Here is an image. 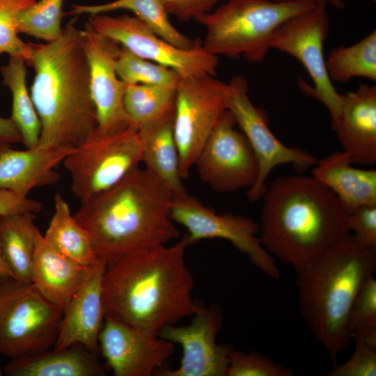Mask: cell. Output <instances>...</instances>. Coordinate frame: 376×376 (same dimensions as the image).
I'll return each instance as SVG.
<instances>
[{"instance_id": "obj_10", "label": "cell", "mask_w": 376, "mask_h": 376, "mask_svg": "<svg viewBox=\"0 0 376 376\" xmlns=\"http://www.w3.org/2000/svg\"><path fill=\"white\" fill-rule=\"evenodd\" d=\"M329 31L326 6L317 5L279 26L271 37L269 48L292 56L304 65L313 84L311 86L301 80V90L327 108L333 128L340 116L341 94L336 90L327 70L324 44Z\"/></svg>"}, {"instance_id": "obj_38", "label": "cell", "mask_w": 376, "mask_h": 376, "mask_svg": "<svg viewBox=\"0 0 376 376\" xmlns=\"http://www.w3.org/2000/svg\"><path fill=\"white\" fill-rule=\"evenodd\" d=\"M169 15L182 21L196 19L226 0H162Z\"/></svg>"}, {"instance_id": "obj_27", "label": "cell", "mask_w": 376, "mask_h": 376, "mask_svg": "<svg viewBox=\"0 0 376 376\" xmlns=\"http://www.w3.org/2000/svg\"><path fill=\"white\" fill-rule=\"evenodd\" d=\"M118 10L132 12L157 35L178 47L189 49L198 42L182 33L173 25L162 0H114L95 5L72 4L68 14L92 15Z\"/></svg>"}, {"instance_id": "obj_26", "label": "cell", "mask_w": 376, "mask_h": 376, "mask_svg": "<svg viewBox=\"0 0 376 376\" xmlns=\"http://www.w3.org/2000/svg\"><path fill=\"white\" fill-rule=\"evenodd\" d=\"M43 236L58 252L80 265L90 267L99 260L88 231L60 194L54 196V212Z\"/></svg>"}, {"instance_id": "obj_2", "label": "cell", "mask_w": 376, "mask_h": 376, "mask_svg": "<svg viewBox=\"0 0 376 376\" xmlns=\"http://www.w3.org/2000/svg\"><path fill=\"white\" fill-rule=\"evenodd\" d=\"M263 196L260 241L297 273L350 233L337 197L312 176H280Z\"/></svg>"}, {"instance_id": "obj_30", "label": "cell", "mask_w": 376, "mask_h": 376, "mask_svg": "<svg viewBox=\"0 0 376 376\" xmlns=\"http://www.w3.org/2000/svg\"><path fill=\"white\" fill-rule=\"evenodd\" d=\"M332 82L347 83L355 77L376 80V31L350 46L333 49L326 59Z\"/></svg>"}, {"instance_id": "obj_9", "label": "cell", "mask_w": 376, "mask_h": 376, "mask_svg": "<svg viewBox=\"0 0 376 376\" xmlns=\"http://www.w3.org/2000/svg\"><path fill=\"white\" fill-rule=\"evenodd\" d=\"M230 86L213 75L180 77L176 88L173 132L182 179L189 176L202 148L228 110Z\"/></svg>"}, {"instance_id": "obj_11", "label": "cell", "mask_w": 376, "mask_h": 376, "mask_svg": "<svg viewBox=\"0 0 376 376\" xmlns=\"http://www.w3.org/2000/svg\"><path fill=\"white\" fill-rule=\"evenodd\" d=\"M171 218L187 229L184 238L188 245L207 239L228 240L267 276L280 278L276 259L256 237L259 224L253 219L231 213L217 214L188 193L174 196Z\"/></svg>"}, {"instance_id": "obj_39", "label": "cell", "mask_w": 376, "mask_h": 376, "mask_svg": "<svg viewBox=\"0 0 376 376\" xmlns=\"http://www.w3.org/2000/svg\"><path fill=\"white\" fill-rule=\"evenodd\" d=\"M42 209L40 201L23 198L14 193L0 189V216L19 212L37 213Z\"/></svg>"}, {"instance_id": "obj_33", "label": "cell", "mask_w": 376, "mask_h": 376, "mask_svg": "<svg viewBox=\"0 0 376 376\" xmlns=\"http://www.w3.org/2000/svg\"><path fill=\"white\" fill-rule=\"evenodd\" d=\"M348 334L376 347V279L371 276L364 284L350 311Z\"/></svg>"}, {"instance_id": "obj_21", "label": "cell", "mask_w": 376, "mask_h": 376, "mask_svg": "<svg viewBox=\"0 0 376 376\" xmlns=\"http://www.w3.org/2000/svg\"><path fill=\"white\" fill-rule=\"evenodd\" d=\"M90 267L80 265L61 254L38 230L31 283L52 304L63 311L84 281Z\"/></svg>"}, {"instance_id": "obj_7", "label": "cell", "mask_w": 376, "mask_h": 376, "mask_svg": "<svg viewBox=\"0 0 376 376\" xmlns=\"http://www.w3.org/2000/svg\"><path fill=\"white\" fill-rule=\"evenodd\" d=\"M63 314L31 283H0V354L16 359L54 347Z\"/></svg>"}, {"instance_id": "obj_20", "label": "cell", "mask_w": 376, "mask_h": 376, "mask_svg": "<svg viewBox=\"0 0 376 376\" xmlns=\"http://www.w3.org/2000/svg\"><path fill=\"white\" fill-rule=\"evenodd\" d=\"M0 141V189L26 198L35 187L56 184L60 175L56 166L72 150V146L18 150Z\"/></svg>"}, {"instance_id": "obj_40", "label": "cell", "mask_w": 376, "mask_h": 376, "mask_svg": "<svg viewBox=\"0 0 376 376\" xmlns=\"http://www.w3.org/2000/svg\"><path fill=\"white\" fill-rule=\"evenodd\" d=\"M0 141L12 143H22V136L10 118L0 117Z\"/></svg>"}, {"instance_id": "obj_14", "label": "cell", "mask_w": 376, "mask_h": 376, "mask_svg": "<svg viewBox=\"0 0 376 376\" xmlns=\"http://www.w3.org/2000/svg\"><path fill=\"white\" fill-rule=\"evenodd\" d=\"M236 125L233 116L226 110L194 164L199 178L220 193L249 189L258 175L254 152Z\"/></svg>"}, {"instance_id": "obj_23", "label": "cell", "mask_w": 376, "mask_h": 376, "mask_svg": "<svg viewBox=\"0 0 376 376\" xmlns=\"http://www.w3.org/2000/svg\"><path fill=\"white\" fill-rule=\"evenodd\" d=\"M8 376H104L106 370L81 345L50 349L28 357L10 359L4 366Z\"/></svg>"}, {"instance_id": "obj_19", "label": "cell", "mask_w": 376, "mask_h": 376, "mask_svg": "<svg viewBox=\"0 0 376 376\" xmlns=\"http://www.w3.org/2000/svg\"><path fill=\"white\" fill-rule=\"evenodd\" d=\"M340 113L332 128L352 164L376 162V86L361 84L341 94Z\"/></svg>"}, {"instance_id": "obj_16", "label": "cell", "mask_w": 376, "mask_h": 376, "mask_svg": "<svg viewBox=\"0 0 376 376\" xmlns=\"http://www.w3.org/2000/svg\"><path fill=\"white\" fill-rule=\"evenodd\" d=\"M81 32L89 68L91 95L97 113V130L109 134L135 127L124 108L126 84L116 70L121 46L97 32L88 22Z\"/></svg>"}, {"instance_id": "obj_8", "label": "cell", "mask_w": 376, "mask_h": 376, "mask_svg": "<svg viewBox=\"0 0 376 376\" xmlns=\"http://www.w3.org/2000/svg\"><path fill=\"white\" fill-rule=\"evenodd\" d=\"M141 148L135 127L109 134L96 128L63 161L73 194L83 203L116 185L139 166Z\"/></svg>"}, {"instance_id": "obj_37", "label": "cell", "mask_w": 376, "mask_h": 376, "mask_svg": "<svg viewBox=\"0 0 376 376\" xmlns=\"http://www.w3.org/2000/svg\"><path fill=\"white\" fill-rule=\"evenodd\" d=\"M347 224L360 243L376 246V205L361 206L347 214Z\"/></svg>"}, {"instance_id": "obj_4", "label": "cell", "mask_w": 376, "mask_h": 376, "mask_svg": "<svg viewBox=\"0 0 376 376\" xmlns=\"http://www.w3.org/2000/svg\"><path fill=\"white\" fill-rule=\"evenodd\" d=\"M34 70L31 97L40 121V148L74 147L97 127L81 30L75 20L57 40L29 42Z\"/></svg>"}, {"instance_id": "obj_15", "label": "cell", "mask_w": 376, "mask_h": 376, "mask_svg": "<svg viewBox=\"0 0 376 376\" xmlns=\"http://www.w3.org/2000/svg\"><path fill=\"white\" fill-rule=\"evenodd\" d=\"M187 326L169 325L159 336L181 346L180 366L164 370L159 376H226L232 347L218 344L223 324L221 308L216 304L200 307Z\"/></svg>"}, {"instance_id": "obj_43", "label": "cell", "mask_w": 376, "mask_h": 376, "mask_svg": "<svg viewBox=\"0 0 376 376\" xmlns=\"http://www.w3.org/2000/svg\"><path fill=\"white\" fill-rule=\"evenodd\" d=\"M5 375L4 367L0 363V376Z\"/></svg>"}, {"instance_id": "obj_29", "label": "cell", "mask_w": 376, "mask_h": 376, "mask_svg": "<svg viewBox=\"0 0 376 376\" xmlns=\"http://www.w3.org/2000/svg\"><path fill=\"white\" fill-rule=\"evenodd\" d=\"M176 88L145 85H126L124 108L134 125L141 130L173 118Z\"/></svg>"}, {"instance_id": "obj_34", "label": "cell", "mask_w": 376, "mask_h": 376, "mask_svg": "<svg viewBox=\"0 0 376 376\" xmlns=\"http://www.w3.org/2000/svg\"><path fill=\"white\" fill-rule=\"evenodd\" d=\"M36 0H0V56L22 58L29 56L30 46L19 37L17 17L19 13Z\"/></svg>"}, {"instance_id": "obj_41", "label": "cell", "mask_w": 376, "mask_h": 376, "mask_svg": "<svg viewBox=\"0 0 376 376\" xmlns=\"http://www.w3.org/2000/svg\"><path fill=\"white\" fill-rule=\"evenodd\" d=\"M10 279H14L13 275L3 257L0 246V283Z\"/></svg>"}, {"instance_id": "obj_18", "label": "cell", "mask_w": 376, "mask_h": 376, "mask_svg": "<svg viewBox=\"0 0 376 376\" xmlns=\"http://www.w3.org/2000/svg\"><path fill=\"white\" fill-rule=\"evenodd\" d=\"M107 262L99 259L90 267L84 281L63 311L61 325L54 345L64 349L81 345L97 355L104 315L102 278Z\"/></svg>"}, {"instance_id": "obj_31", "label": "cell", "mask_w": 376, "mask_h": 376, "mask_svg": "<svg viewBox=\"0 0 376 376\" xmlns=\"http://www.w3.org/2000/svg\"><path fill=\"white\" fill-rule=\"evenodd\" d=\"M64 0H40L22 10L17 17L19 33L46 42L58 39L63 33L61 20Z\"/></svg>"}, {"instance_id": "obj_24", "label": "cell", "mask_w": 376, "mask_h": 376, "mask_svg": "<svg viewBox=\"0 0 376 376\" xmlns=\"http://www.w3.org/2000/svg\"><path fill=\"white\" fill-rule=\"evenodd\" d=\"M173 118L139 130V132L144 169L174 196H178L187 191L180 171V155L174 136Z\"/></svg>"}, {"instance_id": "obj_32", "label": "cell", "mask_w": 376, "mask_h": 376, "mask_svg": "<svg viewBox=\"0 0 376 376\" xmlns=\"http://www.w3.org/2000/svg\"><path fill=\"white\" fill-rule=\"evenodd\" d=\"M120 79L126 85L145 84L177 88L180 75L173 70L143 58L121 47L116 63Z\"/></svg>"}, {"instance_id": "obj_17", "label": "cell", "mask_w": 376, "mask_h": 376, "mask_svg": "<svg viewBox=\"0 0 376 376\" xmlns=\"http://www.w3.org/2000/svg\"><path fill=\"white\" fill-rule=\"evenodd\" d=\"M174 343L123 322L104 318L100 352L115 376H150L175 352Z\"/></svg>"}, {"instance_id": "obj_6", "label": "cell", "mask_w": 376, "mask_h": 376, "mask_svg": "<svg viewBox=\"0 0 376 376\" xmlns=\"http://www.w3.org/2000/svg\"><path fill=\"white\" fill-rule=\"evenodd\" d=\"M317 5L308 0H226L195 20L205 29L203 47L214 56L263 61L274 31L290 18Z\"/></svg>"}, {"instance_id": "obj_28", "label": "cell", "mask_w": 376, "mask_h": 376, "mask_svg": "<svg viewBox=\"0 0 376 376\" xmlns=\"http://www.w3.org/2000/svg\"><path fill=\"white\" fill-rule=\"evenodd\" d=\"M26 63L22 58L10 57L0 68L2 84L12 94L10 117L18 129L26 148L36 147L40 135V121L26 86Z\"/></svg>"}, {"instance_id": "obj_5", "label": "cell", "mask_w": 376, "mask_h": 376, "mask_svg": "<svg viewBox=\"0 0 376 376\" xmlns=\"http://www.w3.org/2000/svg\"><path fill=\"white\" fill-rule=\"evenodd\" d=\"M375 270L376 246L363 244L349 233L297 273L301 318L334 362L350 343V311Z\"/></svg>"}, {"instance_id": "obj_42", "label": "cell", "mask_w": 376, "mask_h": 376, "mask_svg": "<svg viewBox=\"0 0 376 376\" xmlns=\"http://www.w3.org/2000/svg\"><path fill=\"white\" fill-rule=\"evenodd\" d=\"M274 1H287L290 0H272ZM314 3L316 5L327 6V4H331L338 8H341L344 6L343 0H308Z\"/></svg>"}, {"instance_id": "obj_12", "label": "cell", "mask_w": 376, "mask_h": 376, "mask_svg": "<svg viewBox=\"0 0 376 376\" xmlns=\"http://www.w3.org/2000/svg\"><path fill=\"white\" fill-rule=\"evenodd\" d=\"M88 22L133 54L175 70L180 77L200 75L215 76L218 56L208 52L198 42L189 49L178 47L153 32L136 16L90 15Z\"/></svg>"}, {"instance_id": "obj_35", "label": "cell", "mask_w": 376, "mask_h": 376, "mask_svg": "<svg viewBox=\"0 0 376 376\" xmlns=\"http://www.w3.org/2000/svg\"><path fill=\"white\" fill-rule=\"evenodd\" d=\"M294 371L270 357L250 351L232 349L226 376H293Z\"/></svg>"}, {"instance_id": "obj_22", "label": "cell", "mask_w": 376, "mask_h": 376, "mask_svg": "<svg viewBox=\"0 0 376 376\" xmlns=\"http://www.w3.org/2000/svg\"><path fill=\"white\" fill-rule=\"evenodd\" d=\"M352 164L345 151L335 152L318 160L312 171V177L335 194L347 214L376 205V171Z\"/></svg>"}, {"instance_id": "obj_36", "label": "cell", "mask_w": 376, "mask_h": 376, "mask_svg": "<svg viewBox=\"0 0 376 376\" xmlns=\"http://www.w3.org/2000/svg\"><path fill=\"white\" fill-rule=\"evenodd\" d=\"M350 357L341 364L334 363L327 376H375L376 347L359 340H353Z\"/></svg>"}, {"instance_id": "obj_25", "label": "cell", "mask_w": 376, "mask_h": 376, "mask_svg": "<svg viewBox=\"0 0 376 376\" xmlns=\"http://www.w3.org/2000/svg\"><path fill=\"white\" fill-rule=\"evenodd\" d=\"M36 214L19 212L0 216V246L14 279L31 283V268L38 228Z\"/></svg>"}, {"instance_id": "obj_13", "label": "cell", "mask_w": 376, "mask_h": 376, "mask_svg": "<svg viewBox=\"0 0 376 376\" xmlns=\"http://www.w3.org/2000/svg\"><path fill=\"white\" fill-rule=\"evenodd\" d=\"M229 85L228 110L247 139L257 160V178L246 192L248 200L255 202L263 196L267 180L276 166L291 164L298 171H303L315 166L318 159L305 150L285 146L274 136L265 111L251 102L244 76L234 77Z\"/></svg>"}, {"instance_id": "obj_1", "label": "cell", "mask_w": 376, "mask_h": 376, "mask_svg": "<svg viewBox=\"0 0 376 376\" xmlns=\"http://www.w3.org/2000/svg\"><path fill=\"white\" fill-rule=\"evenodd\" d=\"M183 238L120 256L108 262L102 278L104 318L116 320L159 336L166 326L193 315L194 278L185 262Z\"/></svg>"}, {"instance_id": "obj_3", "label": "cell", "mask_w": 376, "mask_h": 376, "mask_svg": "<svg viewBox=\"0 0 376 376\" xmlns=\"http://www.w3.org/2000/svg\"><path fill=\"white\" fill-rule=\"evenodd\" d=\"M173 194L145 169L132 170L109 189L81 203L74 215L99 259L166 245L180 231L171 218Z\"/></svg>"}]
</instances>
